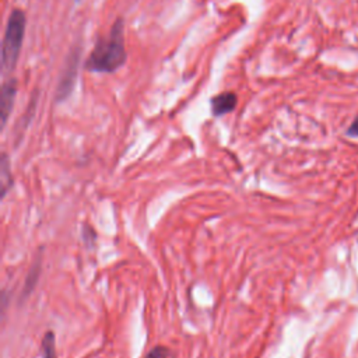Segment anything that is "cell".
Here are the masks:
<instances>
[{"label": "cell", "mask_w": 358, "mask_h": 358, "mask_svg": "<svg viewBox=\"0 0 358 358\" xmlns=\"http://www.w3.org/2000/svg\"><path fill=\"white\" fill-rule=\"evenodd\" d=\"M127 60L124 48V22L117 18L106 36L98 38L84 67L91 73H113Z\"/></svg>", "instance_id": "1"}, {"label": "cell", "mask_w": 358, "mask_h": 358, "mask_svg": "<svg viewBox=\"0 0 358 358\" xmlns=\"http://www.w3.org/2000/svg\"><path fill=\"white\" fill-rule=\"evenodd\" d=\"M27 18L22 10L15 8L11 11L6 24L1 46V64L4 70H13L20 57Z\"/></svg>", "instance_id": "2"}, {"label": "cell", "mask_w": 358, "mask_h": 358, "mask_svg": "<svg viewBox=\"0 0 358 358\" xmlns=\"http://www.w3.org/2000/svg\"><path fill=\"white\" fill-rule=\"evenodd\" d=\"M80 56H81V48L74 46L70 53L66 57V64L62 70L57 88H56V99L57 102L64 101L73 91L76 78H77V69L80 63Z\"/></svg>", "instance_id": "3"}, {"label": "cell", "mask_w": 358, "mask_h": 358, "mask_svg": "<svg viewBox=\"0 0 358 358\" xmlns=\"http://www.w3.org/2000/svg\"><path fill=\"white\" fill-rule=\"evenodd\" d=\"M17 94V83L15 80H7L1 87V96H0V112H1V123L3 126L7 123L8 115L13 109L14 99Z\"/></svg>", "instance_id": "4"}, {"label": "cell", "mask_w": 358, "mask_h": 358, "mask_svg": "<svg viewBox=\"0 0 358 358\" xmlns=\"http://www.w3.org/2000/svg\"><path fill=\"white\" fill-rule=\"evenodd\" d=\"M236 95L234 92H221L211 98V113L214 116H222L225 113H229L236 106Z\"/></svg>", "instance_id": "5"}, {"label": "cell", "mask_w": 358, "mask_h": 358, "mask_svg": "<svg viewBox=\"0 0 358 358\" xmlns=\"http://www.w3.org/2000/svg\"><path fill=\"white\" fill-rule=\"evenodd\" d=\"M0 173H1V182H0V185H1V197H4L7 190L11 186V175H10V166H8V159H7L6 152H3V157H1Z\"/></svg>", "instance_id": "6"}, {"label": "cell", "mask_w": 358, "mask_h": 358, "mask_svg": "<svg viewBox=\"0 0 358 358\" xmlns=\"http://www.w3.org/2000/svg\"><path fill=\"white\" fill-rule=\"evenodd\" d=\"M42 358H57L53 331L45 333V336L42 338Z\"/></svg>", "instance_id": "7"}, {"label": "cell", "mask_w": 358, "mask_h": 358, "mask_svg": "<svg viewBox=\"0 0 358 358\" xmlns=\"http://www.w3.org/2000/svg\"><path fill=\"white\" fill-rule=\"evenodd\" d=\"M169 357H171L169 350L162 345H157V347L151 348L148 351V354L145 355V358H169Z\"/></svg>", "instance_id": "8"}, {"label": "cell", "mask_w": 358, "mask_h": 358, "mask_svg": "<svg viewBox=\"0 0 358 358\" xmlns=\"http://www.w3.org/2000/svg\"><path fill=\"white\" fill-rule=\"evenodd\" d=\"M347 134L351 137H358V116L354 119V122L350 124Z\"/></svg>", "instance_id": "9"}, {"label": "cell", "mask_w": 358, "mask_h": 358, "mask_svg": "<svg viewBox=\"0 0 358 358\" xmlns=\"http://www.w3.org/2000/svg\"><path fill=\"white\" fill-rule=\"evenodd\" d=\"M76 1H80V0H76Z\"/></svg>", "instance_id": "10"}]
</instances>
